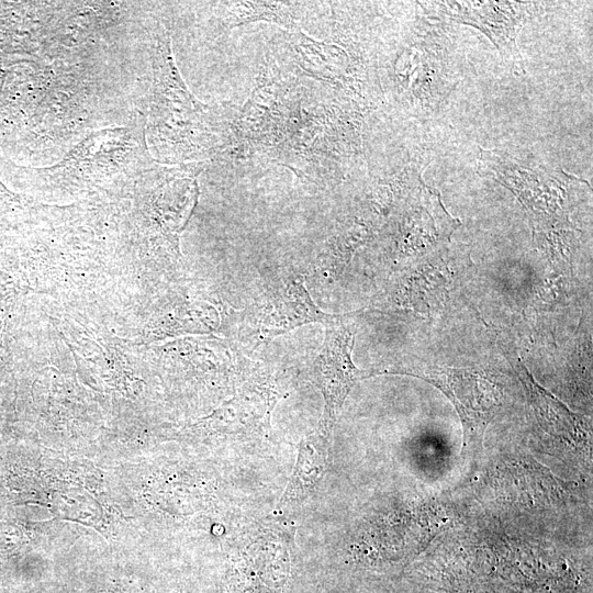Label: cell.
<instances>
[{
    "label": "cell",
    "instance_id": "cell-3",
    "mask_svg": "<svg viewBox=\"0 0 593 593\" xmlns=\"http://www.w3.org/2000/svg\"><path fill=\"white\" fill-rule=\"evenodd\" d=\"M344 315L325 323V339L322 350L313 362L312 377L321 390L325 405L320 424V434L327 437L342 410L343 403L354 384L371 372L358 369L351 360L354 333L343 322Z\"/></svg>",
    "mask_w": 593,
    "mask_h": 593
},
{
    "label": "cell",
    "instance_id": "cell-1",
    "mask_svg": "<svg viewBox=\"0 0 593 593\" xmlns=\"http://www.w3.org/2000/svg\"><path fill=\"white\" fill-rule=\"evenodd\" d=\"M313 92L264 68L251 97L232 123L233 143L268 154L306 177L325 170L332 114Z\"/></svg>",
    "mask_w": 593,
    "mask_h": 593
},
{
    "label": "cell",
    "instance_id": "cell-4",
    "mask_svg": "<svg viewBox=\"0 0 593 593\" xmlns=\"http://www.w3.org/2000/svg\"><path fill=\"white\" fill-rule=\"evenodd\" d=\"M338 314L323 312L312 301L302 280L293 279L272 292L253 312L258 339H269L307 323H326Z\"/></svg>",
    "mask_w": 593,
    "mask_h": 593
},
{
    "label": "cell",
    "instance_id": "cell-6",
    "mask_svg": "<svg viewBox=\"0 0 593 593\" xmlns=\"http://www.w3.org/2000/svg\"><path fill=\"white\" fill-rule=\"evenodd\" d=\"M226 23L231 27L255 21L275 22L290 32L299 26L295 3L278 1H233L226 3Z\"/></svg>",
    "mask_w": 593,
    "mask_h": 593
},
{
    "label": "cell",
    "instance_id": "cell-2",
    "mask_svg": "<svg viewBox=\"0 0 593 593\" xmlns=\"http://www.w3.org/2000/svg\"><path fill=\"white\" fill-rule=\"evenodd\" d=\"M390 373L412 376L438 388L455 405L467 443L480 447L484 430L502 406L503 392L491 374L474 368H403Z\"/></svg>",
    "mask_w": 593,
    "mask_h": 593
},
{
    "label": "cell",
    "instance_id": "cell-5",
    "mask_svg": "<svg viewBox=\"0 0 593 593\" xmlns=\"http://www.w3.org/2000/svg\"><path fill=\"white\" fill-rule=\"evenodd\" d=\"M325 438L318 434L300 443L295 468L280 505L306 496L320 482L326 468Z\"/></svg>",
    "mask_w": 593,
    "mask_h": 593
}]
</instances>
